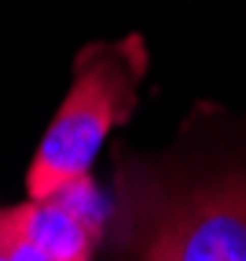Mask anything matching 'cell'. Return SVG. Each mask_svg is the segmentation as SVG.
Segmentation results:
<instances>
[{"label": "cell", "mask_w": 246, "mask_h": 261, "mask_svg": "<svg viewBox=\"0 0 246 261\" xmlns=\"http://www.w3.org/2000/svg\"><path fill=\"white\" fill-rule=\"evenodd\" d=\"M184 129L166 154H125L107 236L118 261H246V129Z\"/></svg>", "instance_id": "cell-1"}, {"label": "cell", "mask_w": 246, "mask_h": 261, "mask_svg": "<svg viewBox=\"0 0 246 261\" xmlns=\"http://www.w3.org/2000/svg\"><path fill=\"white\" fill-rule=\"evenodd\" d=\"M147 70V51L140 37L89 44L74 63V81L56 118L48 121L26 173L30 199L51 195L92 173L107 136L129 121L140 103V81Z\"/></svg>", "instance_id": "cell-2"}, {"label": "cell", "mask_w": 246, "mask_h": 261, "mask_svg": "<svg viewBox=\"0 0 246 261\" xmlns=\"http://www.w3.org/2000/svg\"><path fill=\"white\" fill-rule=\"evenodd\" d=\"M111 199L92 177L11 206L15 261H92L107 239Z\"/></svg>", "instance_id": "cell-3"}, {"label": "cell", "mask_w": 246, "mask_h": 261, "mask_svg": "<svg viewBox=\"0 0 246 261\" xmlns=\"http://www.w3.org/2000/svg\"><path fill=\"white\" fill-rule=\"evenodd\" d=\"M0 261H15V247H11V210H0Z\"/></svg>", "instance_id": "cell-4"}]
</instances>
